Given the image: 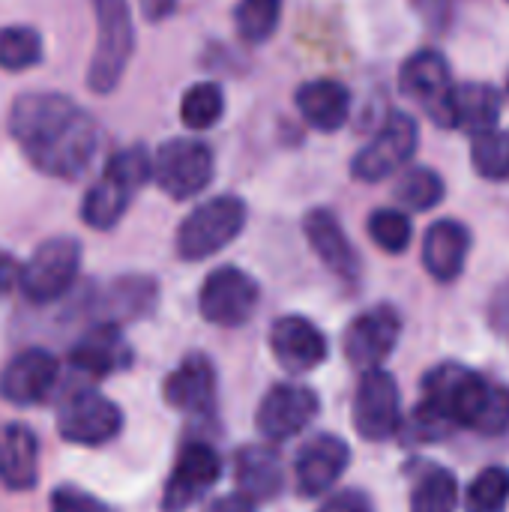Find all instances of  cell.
<instances>
[{"instance_id":"obj_40","label":"cell","mask_w":509,"mask_h":512,"mask_svg":"<svg viewBox=\"0 0 509 512\" xmlns=\"http://www.w3.org/2000/svg\"><path fill=\"white\" fill-rule=\"evenodd\" d=\"M204 512H258V510H255V504H252L249 498H243V495H225V498L213 501V504H210Z\"/></svg>"},{"instance_id":"obj_5","label":"cell","mask_w":509,"mask_h":512,"mask_svg":"<svg viewBox=\"0 0 509 512\" xmlns=\"http://www.w3.org/2000/svg\"><path fill=\"white\" fill-rule=\"evenodd\" d=\"M96 9V51L90 60V87L96 93H111L132 57L135 30L129 0H93Z\"/></svg>"},{"instance_id":"obj_19","label":"cell","mask_w":509,"mask_h":512,"mask_svg":"<svg viewBox=\"0 0 509 512\" xmlns=\"http://www.w3.org/2000/svg\"><path fill=\"white\" fill-rule=\"evenodd\" d=\"M501 108H504V99H501L498 87L483 84V81H465V84L453 87L441 126L444 129H462V132H471L477 138V135L492 132L498 126Z\"/></svg>"},{"instance_id":"obj_37","label":"cell","mask_w":509,"mask_h":512,"mask_svg":"<svg viewBox=\"0 0 509 512\" xmlns=\"http://www.w3.org/2000/svg\"><path fill=\"white\" fill-rule=\"evenodd\" d=\"M321 512H375L372 510V501L363 495V492H354V489H345L339 495H333Z\"/></svg>"},{"instance_id":"obj_17","label":"cell","mask_w":509,"mask_h":512,"mask_svg":"<svg viewBox=\"0 0 509 512\" xmlns=\"http://www.w3.org/2000/svg\"><path fill=\"white\" fill-rule=\"evenodd\" d=\"M270 351L282 369L303 375L327 360V339L309 318L285 315L270 327Z\"/></svg>"},{"instance_id":"obj_42","label":"cell","mask_w":509,"mask_h":512,"mask_svg":"<svg viewBox=\"0 0 509 512\" xmlns=\"http://www.w3.org/2000/svg\"><path fill=\"white\" fill-rule=\"evenodd\" d=\"M507 96H509V81H507Z\"/></svg>"},{"instance_id":"obj_4","label":"cell","mask_w":509,"mask_h":512,"mask_svg":"<svg viewBox=\"0 0 509 512\" xmlns=\"http://www.w3.org/2000/svg\"><path fill=\"white\" fill-rule=\"evenodd\" d=\"M246 228V204L237 195H216L198 204L177 228V255L183 261H204L222 252Z\"/></svg>"},{"instance_id":"obj_27","label":"cell","mask_w":509,"mask_h":512,"mask_svg":"<svg viewBox=\"0 0 509 512\" xmlns=\"http://www.w3.org/2000/svg\"><path fill=\"white\" fill-rule=\"evenodd\" d=\"M393 195H396V201H399L405 210H411V213H426V210H432V207H438V204L444 201L447 186H444V177H441L438 171H432V168H426V165H417V168H408V171L399 177Z\"/></svg>"},{"instance_id":"obj_34","label":"cell","mask_w":509,"mask_h":512,"mask_svg":"<svg viewBox=\"0 0 509 512\" xmlns=\"http://www.w3.org/2000/svg\"><path fill=\"white\" fill-rule=\"evenodd\" d=\"M509 504V471L501 465L486 468L468 489V510L471 512H504Z\"/></svg>"},{"instance_id":"obj_7","label":"cell","mask_w":509,"mask_h":512,"mask_svg":"<svg viewBox=\"0 0 509 512\" xmlns=\"http://www.w3.org/2000/svg\"><path fill=\"white\" fill-rule=\"evenodd\" d=\"M213 150L195 138H171L153 156V180L174 201L195 198L213 180Z\"/></svg>"},{"instance_id":"obj_8","label":"cell","mask_w":509,"mask_h":512,"mask_svg":"<svg viewBox=\"0 0 509 512\" xmlns=\"http://www.w3.org/2000/svg\"><path fill=\"white\" fill-rule=\"evenodd\" d=\"M81 267V246L72 237H51L45 240L30 261L21 267L18 288L30 303H54L63 297Z\"/></svg>"},{"instance_id":"obj_25","label":"cell","mask_w":509,"mask_h":512,"mask_svg":"<svg viewBox=\"0 0 509 512\" xmlns=\"http://www.w3.org/2000/svg\"><path fill=\"white\" fill-rule=\"evenodd\" d=\"M234 480H237L240 495L249 498L252 504L279 498V492L285 486V471H282L279 453L270 450L267 444L243 447L234 459Z\"/></svg>"},{"instance_id":"obj_24","label":"cell","mask_w":509,"mask_h":512,"mask_svg":"<svg viewBox=\"0 0 509 512\" xmlns=\"http://www.w3.org/2000/svg\"><path fill=\"white\" fill-rule=\"evenodd\" d=\"M294 102L303 120L318 132H336L351 117V93L342 81H333V78L306 81L297 90Z\"/></svg>"},{"instance_id":"obj_23","label":"cell","mask_w":509,"mask_h":512,"mask_svg":"<svg viewBox=\"0 0 509 512\" xmlns=\"http://www.w3.org/2000/svg\"><path fill=\"white\" fill-rule=\"evenodd\" d=\"M471 252V231L456 219H438L423 240V264L435 282H456Z\"/></svg>"},{"instance_id":"obj_13","label":"cell","mask_w":509,"mask_h":512,"mask_svg":"<svg viewBox=\"0 0 509 512\" xmlns=\"http://www.w3.org/2000/svg\"><path fill=\"white\" fill-rule=\"evenodd\" d=\"M321 402L315 390L300 387V384H276L258 405L255 426L264 441H288L300 435L318 414Z\"/></svg>"},{"instance_id":"obj_29","label":"cell","mask_w":509,"mask_h":512,"mask_svg":"<svg viewBox=\"0 0 509 512\" xmlns=\"http://www.w3.org/2000/svg\"><path fill=\"white\" fill-rule=\"evenodd\" d=\"M222 114H225V93L213 81L192 84L180 99V117L195 132L216 126L222 120Z\"/></svg>"},{"instance_id":"obj_31","label":"cell","mask_w":509,"mask_h":512,"mask_svg":"<svg viewBox=\"0 0 509 512\" xmlns=\"http://www.w3.org/2000/svg\"><path fill=\"white\" fill-rule=\"evenodd\" d=\"M471 162L483 180L509 183V129H492L477 135L471 144Z\"/></svg>"},{"instance_id":"obj_33","label":"cell","mask_w":509,"mask_h":512,"mask_svg":"<svg viewBox=\"0 0 509 512\" xmlns=\"http://www.w3.org/2000/svg\"><path fill=\"white\" fill-rule=\"evenodd\" d=\"M42 60V39L33 27H0V66L9 72Z\"/></svg>"},{"instance_id":"obj_39","label":"cell","mask_w":509,"mask_h":512,"mask_svg":"<svg viewBox=\"0 0 509 512\" xmlns=\"http://www.w3.org/2000/svg\"><path fill=\"white\" fill-rule=\"evenodd\" d=\"M18 279H21V267H18V261H15L9 252H3V249H0V297H3V294H9V291L18 285Z\"/></svg>"},{"instance_id":"obj_20","label":"cell","mask_w":509,"mask_h":512,"mask_svg":"<svg viewBox=\"0 0 509 512\" xmlns=\"http://www.w3.org/2000/svg\"><path fill=\"white\" fill-rule=\"evenodd\" d=\"M303 234H306L312 252L321 258V264L330 273H336L339 279H357V273H360L357 249L330 210H324V207L309 210L303 219Z\"/></svg>"},{"instance_id":"obj_26","label":"cell","mask_w":509,"mask_h":512,"mask_svg":"<svg viewBox=\"0 0 509 512\" xmlns=\"http://www.w3.org/2000/svg\"><path fill=\"white\" fill-rule=\"evenodd\" d=\"M39 477V441L21 423L0 426V483L6 489H33Z\"/></svg>"},{"instance_id":"obj_32","label":"cell","mask_w":509,"mask_h":512,"mask_svg":"<svg viewBox=\"0 0 509 512\" xmlns=\"http://www.w3.org/2000/svg\"><path fill=\"white\" fill-rule=\"evenodd\" d=\"M369 228V237L378 249L390 252V255H402L408 246H411V237H414V225L411 219L402 213V210H390V207H381L369 216L366 222Z\"/></svg>"},{"instance_id":"obj_14","label":"cell","mask_w":509,"mask_h":512,"mask_svg":"<svg viewBox=\"0 0 509 512\" xmlns=\"http://www.w3.org/2000/svg\"><path fill=\"white\" fill-rule=\"evenodd\" d=\"M399 87L408 99L420 102L426 108V114L441 126L456 81H453L447 57L438 48L414 51L399 69Z\"/></svg>"},{"instance_id":"obj_30","label":"cell","mask_w":509,"mask_h":512,"mask_svg":"<svg viewBox=\"0 0 509 512\" xmlns=\"http://www.w3.org/2000/svg\"><path fill=\"white\" fill-rule=\"evenodd\" d=\"M456 504H459V483L447 468H429L411 492L414 512H453Z\"/></svg>"},{"instance_id":"obj_2","label":"cell","mask_w":509,"mask_h":512,"mask_svg":"<svg viewBox=\"0 0 509 512\" xmlns=\"http://www.w3.org/2000/svg\"><path fill=\"white\" fill-rule=\"evenodd\" d=\"M423 393V399L456 426L483 435H501L509 429V390L468 366L444 363L432 369L423 381Z\"/></svg>"},{"instance_id":"obj_6","label":"cell","mask_w":509,"mask_h":512,"mask_svg":"<svg viewBox=\"0 0 509 512\" xmlns=\"http://www.w3.org/2000/svg\"><path fill=\"white\" fill-rule=\"evenodd\" d=\"M417 141H420L417 120L411 114H405V111H393L381 123V129L375 132V138L354 156V162H351L354 180L381 183V180L399 174L414 159Z\"/></svg>"},{"instance_id":"obj_15","label":"cell","mask_w":509,"mask_h":512,"mask_svg":"<svg viewBox=\"0 0 509 512\" xmlns=\"http://www.w3.org/2000/svg\"><path fill=\"white\" fill-rule=\"evenodd\" d=\"M222 474V459L213 447L207 444H186L174 462V471L165 483L162 492V510L165 512H183L189 510L198 498L207 495V489H213V483Z\"/></svg>"},{"instance_id":"obj_9","label":"cell","mask_w":509,"mask_h":512,"mask_svg":"<svg viewBox=\"0 0 509 512\" xmlns=\"http://www.w3.org/2000/svg\"><path fill=\"white\" fill-rule=\"evenodd\" d=\"M354 429L366 441H387L402 426V399L399 384L384 369H369L360 375L354 405H351Z\"/></svg>"},{"instance_id":"obj_35","label":"cell","mask_w":509,"mask_h":512,"mask_svg":"<svg viewBox=\"0 0 509 512\" xmlns=\"http://www.w3.org/2000/svg\"><path fill=\"white\" fill-rule=\"evenodd\" d=\"M456 429V423L450 417H444L435 405H429L426 399L411 411L408 420H402L399 432L405 435L408 444H435L444 441L450 432Z\"/></svg>"},{"instance_id":"obj_10","label":"cell","mask_w":509,"mask_h":512,"mask_svg":"<svg viewBox=\"0 0 509 512\" xmlns=\"http://www.w3.org/2000/svg\"><path fill=\"white\" fill-rule=\"evenodd\" d=\"M258 282L240 267H219L213 270L198 294V309L204 321L216 327H240L258 309Z\"/></svg>"},{"instance_id":"obj_18","label":"cell","mask_w":509,"mask_h":512,"mask_svg":"<svg viewBox=\"0 0 509 512\" xmlns=\"http://www.w3.org/2000/svg\"><path fill=\"white\" fill-rule=\"evenodd\" d=\"M57 384V360L42 348H27L15 354L0 372V396L9 405H36Z\"/></svg>"},{"instance_id":"obj_22","label":"cell","mask_w":509,"mask_h":512,"mask_svg":"<svg viewBox=\"0 0 509 512\" xmlns=\"http://www.w3.org/2000/svg\"><path fill=\"white\" fill-rule=\"evenodd\" d=\"M69 363L84 375L108 378L132 363V348L114 324H99L75 342Z\"/></svg>"},{"instance_id":"obj_28","label":"cell","mask_w":509,"mask_h":512,"mask_svg":"<svg viewBox=\"0 0 509 512\" xmlns=\"http://www.w3.org/2000/svg\"><path fill=\"white\" fill-rule=\"evenodd\" d=\"M282 21V0H237L234 27L246 45L267 42Z\"/></svg>"},{"instance_id":"obj_21","label":"cell","mask_w":509,"mask_h":512,"mask_svg":"<svg viewBox=\"0 0 509 512\" xmlns=\"http://www.w3.org/2000/svg\"><path fill=\"white\" fill-rule=\"evenodd\" d=\"M165 402L183 414H210L216 405V372L204 354L186 357L165 378Z\"/></svg>"},{"instance_id":"obj_41","label":"cell","mask_w":509,"mask_h":512,"mask_svg":"<svg viewBox=\"0 0 509 512\" xmlns=\"http://www.w3.org/2000/svg\"><path fill=\"white\" fill-rule=\"evenodd\" d=\"M174 9H177V0H141V12H144L150 21H162V18H168Z\"/></svg>"},{"instance_id":"obj_11","label":"cell","mask_w":509,"mask_h":512,"mask_svg":"<svg viewBox=\"0 0 509 512\" xmlns=\"http://www.w3.org/2000/svg\"><path fill=\"white\" fill-rule=\"evenodd\" d=\"M399 336H402V315L393 306L381 303V306L360 312L348 324L342 348L351 366H357L360 372H369V369H378L396 351Z\"/></svg>"},{"instance_id":"obj_16","label":"cell","mask_w":509,"mask_h":512,"mask_svg":"<svg viewBox=\"0 0 509 512\" xmlns=\"http://www.w3.org/2000/svg\"><path fill=\"white\" fill-rule=\"evenodd\" d=\"M351 462V450L336 435H315L306 441L294 459V483L303 498H318L330 492Z\"/></svg>"},{"instance_id":"obj_38","label":"cell","mask_w":509,"mask_h":512,"mask_svg":"<svg viewBox=\"0 0 509 512\" xmlns=\"http://www.w3.org/2000/svg\"><path fill=\"white\" fill-rule=\"evenodd\" d=\"M489 315H492V327L509 342V282H504V285L495 291L492 306H489Z\"/></svg>"},{"instance_id":"obj_3","label":"cell","mask_w":509,"mask_h":512,"mask_svg":"<svg viewBox=\"0 0 509 512\" xmlns=\"http://www.w3.org/2000/svg\"><path fill=\"white\" fill-rule=\"evenodd\" d=\"M150 177H153V159L141 144L117 150L108 159L102 177L87 189L81 204V219L96 231L114 228L123 219L126 207L132 204V198L138 195V189Z\"/></svg>"},{"instance_id":"obj_36","label":"cell","mask_w":509,"mask_h":512,"mask_svg":"<svg viewBox=\"0 0 509 512\" xmlns=\"http://www.w3.org/2000/svg\"><path fill=\"white\" fill-rule=\"evenodd\" d=\"M51 512H111L102 501H96L87 492H78L75 486H60L51 495Z\"/></svg>"},{"instance_id":"obj_1","label":"cell","mask_w":509,"mask_h":512,"mask_svg":"<svg viewBox=\"0 0 509 512\" xmlns=\"http://www.w3.org/2000/svg\"><path fill=\"white\" fill-rule=\"evenodd\" d=\"M9 132L33 168L63 180L81 177L99 144L93 117L60 93L18 96L9 111Z\"/></svg>"},{"instance_id":"obj_12","label":"cell","mask_w":509,"mask_h":512,"mask_svg":"<svg viewBox=\"0 0 509 512\" xmlns=\"http://www.w3.org/2000/svg\"><path fill=\"white\" fill-rule=\"evenodd\" d=\"M120 426H123L120 408L93 390L72 393L60 405V417H57V432L69 444H81V447L108 444L120 432Z\"/></svg>"}]
</instances>
